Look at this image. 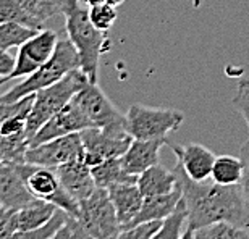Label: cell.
Returning a JSON list of instances; mask_svg holds the SVG:
<instances>
[{
  "mask_svg": "<svg viewBox=\"0 0 249 239\" xmlns=\"http://www.w3.org/2000/svg\"><path fill=\"white\" fill-rule=\"evenodd\" d=\"M240 158L243 162V178H241V183L240 186L245 192V196L249 202V139L243 144L241 149H240Z\"/></svg>",
  "mask_w": 249,
  "mask_h": 239,
  "instance_id": "d590c367",
  "label": "cell"
},
{
  "mask_svg": "<svg viewBox=\"0 0 249 239\" xmlns=\"http://www.w3.org/2000/svg\"><path fill=\"white\" fill-rule=\"evenodd\" d=\"M57 44L58 37L55 31H52V29L37 31L33 37H29L26 42H23L18 47L17 63H15V69L8 79L26 78L33 74L52 57Z\"/></svg>",
  "mask_w": 249,
  "mask_h": 239,
  "instance_id": "8fae6325",
  "label": "cell"
},
{
  "mask_svg": "<svg viewBox=\"0 0 249 239\" xmlns=\"http://www.w3.org/2000/svg\"><path fill=\"white\" fill-rule=\"evenodd\" d=\"M91 170H92L94 181H96L99 188L108 189L110 186H115V184L138 183V176H134L124 170L122 157L108 158V160L92 167Z\"/></svg>",
  "mask_w": 249,
  "mask_h": 239,
  "instance_id": "ffe728a7",
  "label": "cell"
},
{
  "mask_svg": "<svg viewBox=\"0 0 249 239\" xmlns=\"http://www.w3.org/2000/svg\"><path fill=\"white\" fill-rule=\"evenodd\" d=\"M89 7H94V5H101V3H107V0H84Z\"/></svg>",
  "mask_w": 249,
  "mask_h": 239,
  "instance_id": "f35d334b",
  "label": "cell"
},
{
  "mask_svg": "<svg viewBox=\"0 0 249 239\" xmlns=\"http://www.w3.org/2000/svg\"><path fill=\"white\" fill-rule=\"evenodd\" d=\"M196 239H249V228L218 222L194 230Z\"/></svg>",
  "mask_w": 249,
  "mask_h": 239,
  "instance_id": "cb8c5ba5",
  "label": "cell"
},
{
  "mask_svg": "<svg viewBox=\"0 0 249 239\" xmlns=\"http://www.w3.org/2000/svg\"><path fill=\"white\" fill-rule=\"evenodd\" d=\"M181 199H183V189L180 186V183H178V188L175 191H172L170 194L144 197L141 210H139L138 217L134 218L129 226L139 225V223H146V222H156V220L163 222L165 218H168L177 210V207H178V204L181 202Z\"/></svg>",
  "mask_w": 249,
  "mask_h": 239,
  "instance_id": "ac0fdd59",
  "label": "cell"
},
{
  "mask_svg": "<svg viewBox=\"0 0 249 239\" xmlns=\"http://www.w3.org/2000/svg\"><path fill=\"white\" fill-rule=\"evenodd\" d=\"M62 186L76 199L78 202L88 199L97 188L92 170L84 160H76L55 168Z\"/></svg>",
  "mask_w": 249,
  "mask_h": 239,
  "instance_id": "2e32d148",
  "label": "cell"
},
{
  "mask_svg": "<svg viewBox=\"0 0 249 239\" xmlns=\"http://www.w3.org/2000/svg\"><path fill=\"white\" fill-rule=\"evenodd\" d=\"M185 121V113L177 108L149 107L133 103L124 115V126L133 139H165Z\"/></svg>",
  "mask_w": 249,
  "mask_h": 239,
  "instance_id": "5b68a950",
  "label": "cell"
},
{
  "mask_svg": "<svg viewBox=\"0 0 249 239\" xmlns=\"http://www.w3.org/2000/svg\"><path fill=\"white\" fill-rule=\"evenodd\" d=\"M113 205H115L118 220L122 223V230L128 228L138 217L139 210L142 207L144 196L138 188V183L115 184L107 189Z\"/></svg>",
  "mask_w": 249,
  "mask_h": 239,
  "instance_id": "e0dca14e",
  "label": "cell"
},
{
  "mask_svg": "<svg viewBox=\"0 0 249 239\" xmlns=\"http://www.w3.org/2000/svg\"><path fill=\"white\" fill-rule=\"evenodd\" d=\"M24 160L31 165L57 168L60 165L76 160H84V144L81 133L52 139L39 146H33L26 151Z\"/></svg>",
  "mask_w": 249,
  "mask_h": 239,
  "instance_id": "9c48e42d",
  "label": "cell"
},
{
  "mask_svg": "<svg viewBox=\"0 0 249 239\" xmlns=\"http://www.w3.org/2000/svg\"><path fill=\"white\" fill-rule=\"evenodd\" d=\"M167 146L177 155V163L181 167L183 173L193 181H207L212 176L215 154L204 147L202 144L189 142L183 146L170 142L167 139Z\"/></svg>",
  "mask_w": 249,
  "mask_h": 239,
  "instance_id": "4fadbf2b",
  "label": "cell"
},
{
  "mask_svg": "<svg viewBox=\"0 0 249 239\" xmlns=\"http://www.w3.org/2000/svg\"><path fill=\"white\" fill-rule=\"evenodd\" d=\"M5 23L24 24L28 28L37 29V31L44 29V24L36 21L31 15L26 13V10L21 7L19 0H0V24Z\"/></svg>",
  "mask_w": 249,
  "mask_h": 239,
  "instance_id": "484cf974",
  "label": "cell"
},
{
  "mask_svg": "<svg viewBox=\"0 0 249 239\" xmlns=\"http://www.w3.org/2000/svg\"><path fill=\"white\" fill-rule=\"evenodd\" d=\"M185 226H188V212L185 202L181 199L177 210L163 220L162 226L159 228V231L151 239H180L183 231H185Z\"/></svg>",
  "mask_w": 249,
  "mask_h": 239,
  "instance_id": "4316f807",
  "label": "cell"
},
{
  "mask_svg": "<svg viewBox=\"0 0 249 239\" xmlns=\"http://www.w3.org/2000/svg\"><path fill=\"white\" fill-rule=\"evenodd\" d=\"M160 220L156 222H146V223H139V225L129 226L122 230L118 239H151L156 233L159 231V228L162 226Z\"/></svg>",
  "mask_w": 249,
  "mask_h": 239,
  "instance_id": "1f68e13d",
  "label": "cell"
},
{
  "mask_svg": "<svg viewBox=\"0 0 249 239\" xmlns=\"http://www.w3.org/2000/svg\"><path fill=\"white\" fill-rule=\"evenodd\" d=\"M81 139L84 144V162L91 168L108 158L122 157L133 142L124 124L88 128L81 131Z\"/></svg>",
  "mask_w": 249,
  "mask_h": 239,
  "instance_id": "ba28073f",
  "label": "cell"
},
{
  "mask_svg": "<svg viewBox=\"0 0 249 239\" xmlns=\"http://www.w3.org/2000/svg\"><path fill=\"white\" fill-rule=\"evenodd\" d=\"M68 2L70 0H19L26 13L41 24L57 15H63Z\"/></svg>",
  "mask_w": 249,
  "mask_h": 239,
  "instance_id": "603a6c76",
  "label": "cell"
},
{
  "mask_svg": "<svg viewBox=\"0 0 249 239\" xmlns=\"http://www.w3.org/2000/svg\"><path fill=\"white\" fill-rule=\"evenodd\" d=\"M36 33L37 29L28 28L24 24H18V23L0 24V49L8 51L12 47H19Z\"/></svg>",
  "mask_w": 249,
  "mask_h": 239,
  "instance_id": "f1b7e54d",
  "label": "cell"
},
{
  "mask_svg": "<svg viewBox=\"0 0 249 239\" xmlns=\"http://www.w3.org/2000/svg\"><path fill=\"white\" fill-rule=\"evenodd\" d=\"M138 188L144 197L170 194L178 188L177 173L167 170L163 165L157 163L138 176Z\"/></svg>",
  "mask_w": 249,
  "mask_h": 239,
  "instance_id": "d6986e66",
  "label": "cell"
},
{
  "mask_svg": "<svg viewBox=\"0 0 249 239\" xmlns=\"http://www.w3.org/2000/svg\"><path fill=\"white\" fill-rule=\"evenodd\" d=\"M33 102H34V94L21 99V101H18V102H10V103L0 102V124L3 121H7V120L12 117L21 115V113H29L31 112Z\"/></svg>",
  "mask_w": 249,
  "mask_h": 239,
  "instance_id": "e575fe53",
  "label": "cell"
},
{
  "mask_svg": "<svg viewBox=\"0 0 249 239\" xmlns=\"http://www.w3.org/2000/svg\"><path fill=\"white\" fill-rule=\"evenodd\" d=\"M17 168L34 197L53 204L74 218L79 217V202L62 186L55 168L37 167L28 162L17 163Z\"/></svg>",
  "mask_w": 249,
  "mask_h": 239,
  "instance_id": "8992f818",
  "label": "cell"
},
{
  "mask_svg": "<svg viewBox=\"0 0 249 239\" xmlns=\"http://www.w3.org/2000/svg\"><path fill=\"white\" fill-rule=\"evenodd\" d=\"M231 107L240 113L241 118H245L249 129V78H241L238 81L236 94L231 99Z\"/></svg>",
  "mask_w": 249,
  "mask_h": 239,
  "instance_id": "4dcf8cb0",
  "label": "cell"
},
{
  "mask_svg": "<svg viewBox=\"0 0 249 239\" xmlns=\"http://www.w3.org/2000/svg\"><path fill=\"white\" fill-rule=\"evenodd\" d=\"M15 63H17V57L8 53L5 49H0V78H10V74L15 69Z\"/></svg>",
  "mask_w": 249,
  "mask_h": 239,
  "instance_id": "8d00e7d4",
  "label": "cell"
},
{
  "mask_svg": "<svg viewBox=\"0 0 249 239\" xmlns=\"http://www.w3.org/2000/svg\"><path fill=\"white\" fill-rule=\"evenodd\" d=\"M167 144L165 139H133L131 146L122 155L124 170L134 176H139L142 171L159 163L160 149Z\"/></svg>",
  "mask_w": 249,
  "mask_h": 239,
  "instance_id": "9a60e30c",
  "label": "cell"
},
{
  "mask_svg": "<svg viewBox=\"0 0 249 239\" xmlns=\"http://www.w3.org/2000/svg\"><path fill=\"white\" fill-rule=\"evenodd\" d=\"M17 231H19L18 210L0 205V239H12Z\"/></svg>",
  "mask_w": 249,
  "mask_h": 239,
  "instance_id": "d6a6232c",
  "label": "cell"
},
{
  "mask_svg": "<svg viewBox=\"0 0 249 239\" xmlns=\"http://www.w3.org/2000/svg\"><path fill=\"white\" fill-rule=\"evenodd\" d=\"M63 15L68 39L79 53L81 69L89 81L97 83L99 62L102 53L110 49L107 34L94 26L89 18V10L83 7L81 0H70Z\"/></svg>",
  "mask_w": 249,
  "mask_h": 239,
  "instance_id": "7a4b0ae2",
  "label": "cell"
},
{
  "mask_svg": "<svg viewBox=\"0 0 249 239\" xmlns=\"http://www.w3.org/2000/svg\"><path fill=\"white\" fill-rule=\"evenodd\" d=\"M29 149L28 134L3 136L0 134V162L5 163H23L26 162V151Z\"/></svg>",
  "mask_w": 249,
  "mask_h": 239,
  "instance_id": "d4e9b609",
  "label": "cell"
},
{
  "mask_svg": "<svg viewBox=\"0 0 249 239\" xmlns=\"http://www.w3.org/2000/svg\"><path fill=\"white\" fill-rule=\"evenodd\" d=\"M88 128H92L91 121H89L86 115L81 112V108L71 101L67 107L62 108L60 112L55 113L51 120H47V121L37 129V133L34 134L31 137V141H29V147L39 146V144L67 136V134L81 133Z\"/></svg>",
  "mask_w": 249,
  "mask_h": 239,
  "instance_id": "7c38bea8",
  "label": "cell"
},
{
  "mask_svg": "<svg viewBox=\"0 0 249 239\" xmlns=\"http://www.w3.org/2000/svg\"><path fill=\"white\" fill-rule=\"evenodd\" d=\"M71 215H68L62 208H57V212L53 213V217L46 225L34 228V230H28V231H17L12 236V239H52L57 235V231L67 223Z\"/></svg>",
  "mask_w": 249,
  "mask_h": 239,
  "instance_id": "83f0119b",
  "label": "cell"
},
{
  "mask_svg": "<svg viewBox=\"0 0 249 239\" xmlns=\"http://www.w3.org/2000/svg\"><path fill=\"white\" fill-rule=\"evenodd\" d=\"M57 212V207L53 204L42 201V199H36L26 207L18 210V226L19 231H28L39 228L51 220L53 213Z\"/></svg>",
  "mask_w": 249,
  "mask_h": 239,
  "instance_id": "44dd1931",
  "label": "cell"
},
{
  "mask_svg": "<svg viewBox=\"0 0 249 239\" xmlns=\"http://www.w3.org/2000/svg\"><path fill=\"white\" fill-rule=\"evenodd\" d=\"M89 78L84 74L81 68H76L70 71L63 79L58 83L52 84L49 87H44L41 91L34 94V102L31 107V112L28 115V139L37 133V129L42 126L47 120H51L55 113H58L73 101V97L86 86Z\"/></svg>",
  "mask_w": 249,
  "mask_h": 239,
  "instance_id": "277c9868",
  "label": "cell"
},
{
  "mask_svg": "<svg viewBox=\"0 0 249 239\" xmlns=\"http://www.w3.org/2000/svg\"><path fill=\"white\" fill-rule=\"evenodd\" d=\"M78 220L94 239H118L122 233V223L106 188L97 186L91 196L79 202Z\"/></svg>",
  "mask_w": 249,
  "mask_h": 239,
  "instance_id": "52a82bcc",
  "label": "cell"
},
{
  "mask_svg": "<svg viewBox=\"0 0 249 239\" xmlns=\"http://www.w3.org/2000/svg\"><path fill=\"white\" fill-rule=\"evenodd\" d=\"M123 2H124V0H107V3H110L112 7H115V8H117V7H120V5H122Z\"/></svg>",
  "mask_w": 249,
  "mask_h": 239,
  "instance_id": "ab89813d",
  "label": "cell"
},
{
  "mask_svg": "<svg viewBox=\"0 0 249 239\" xmlns=\"http://www.w3.org/2000/svg\"><path fill=\"white\" fill-rule=\"evenodd\" d=\"M180 239H196V236H194V230H193V228L186 226Z\"/></svg>",
  "mask_w": 249,
  "mask_h": 239,
  "instance_id": "74e56055",
  "label": "cell"
},
{
  "mask_svg": "<svg viewBox=\"0 0 249 239\" xmlns=\"http://www.w3.org/2000/svg\"><path fill=\"white\" fill-rule=\"evenodd\" d=\"M212 181L218 184H240L243 178V162L235 155H217L212 168Z\"/></svg>",
  "mask_w": 249,
  "mask_h": 239,
  "instance_id": "7402d4cb",
  "label": "cell"
},
{
  "mask_svg": "<svg viewBox=\"0 0 249 239\" xmlns=\"http://www.w3.org/2000/svg\"><path fill=\"white\" fill-rule=\"evenodd\" d=\"M36 199L18 171L17 163L0 162V205L19 210Z\"/></svg>",
  "mask_w": 249,
  "mask_h": 239,
  "instance_id": "5bb4252c",
  "label": "cell"
},
{
  "mask_svg": "<svg viewBox=\"0 0 249 239\" xmlns=\"http://www.w3.org/2000/svg\"><path fill=\"white\" fill-rule=\"evenodd\" d=\"M81 2H84V0H81Z\"/></svg>",
  "mask_w": 249,
  "mask_h": 239,
  "instance_id": "b9f144b4",
  "label": "cell"
},
{
  "mask_svg": "<svg viewBox=\"0 0 249 239\" xmlns=\"http://www.w3.org/2000/svg\"><path fill=\"white\" fill-rule=\"evenodd\" d=\"M76 68H81V62H79V53L76 51V47L73 46V42L70 39H67V41H58L52 57L33 74L24 78L21 83H18L10 91L2 94L0 96V102H7V103L18 102L24 97L33 96V94H36L41 89L58 83L70 71H73Z\"/></svg>",
  "mask_w": 249,
  "mask_h": 239,
  "instance_id": "3957f363",
  "label": "cell"
},
{
  "mask_svg": "<svg viewBox=\"0 0 249 239\" xmlns=\"http://www.w3.org/2000/svg\"><path fill=\"white\" fill-rule=\"evenodd\" d=\"M52 239H94V236L81 225L78 218L70 217Z\"/></svg>",
  "mask_w": 249,
  "mask_h": 239,
  "instance_id": "836d02e7",
  "label": "cell"
},
{
  "mask_svg": "<svg viewBox=\"0 0 249 239\" xmlns=\"http://www.w3.org/2000/svg\"><path fill=\"white\" fill-rule=\"evenodd\" d=\"M89 18H91L92 24L97 29L107 33L108 29L115 24L118 13H117V8L112 7L110 3H101V5L89 7Z\"/></svg>",
  "mask_w": 249,
  "mask_h": 239,
  "instance_id": "f546056e",
  "label": "cell"
},
{
  "mask_svg": "<svg viewBox=\"0 0 249 239\" xmlns=\"http://www.w3.org/2000/svg\"><path fill=\"white\" fill-rule=\"evenodd\" d=\"M8 81V78H0V86H2V84H5Z\"/></svg>",
  "mask_w": 249,
  "mask_h": 239,
  "instance_id": "60d3db41",
  "label": "cell"
},
{
  "mask_svg": "<svg viewBox=\"0 0 249 239\" xmlns=\"http://www.w3.org/2000/svg\"><path fill=\"white\" fill-rule=\"evenodd\" d=\"M73 102L81 108V112L91 121L92 128H108L124 124V115L113 105L97 83H88L73 97Z\"/></svg>",
  "mask_w": 249,
  "mask_h": 239,
  "instance_id": "30bf717a",
  "label": "cell"
},
{
  "mask_svg": "<svg viewBox=\"0 0 249 239\" xmlns=\"http://www.w3.org/2000/svg\"><path fill=\"white\" fill-rule=\"evenodd\" d=\"M178 183L183 189V202L188 212V226L193 230L227 222L249 228V202L240 184H218L215 181H193L175 165Z\"/></svg>",
  "mask_w": 249,
  "mask_h": 239,
  "instance_id": "6da1fadb",
  "label": "cell"
}]
</instances>
